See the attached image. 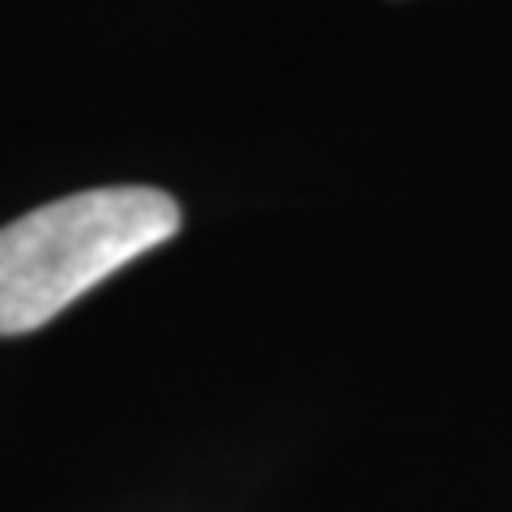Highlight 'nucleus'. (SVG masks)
<instances>
[{"label":"nucleus","mask_w":512,"mask_h":512,"mask_svg":"<svg viewBox=\"0 0 512 512\" xmlns=\"http://www.w3.org/2000/svg\"><path fill=\"white\" fill-rule=\"evenodd\" d=\"M180 231L158 188H90L0 227V338L30 333Z\"/></svg>","instance_id":"nucleus-1"}]
</instances>
